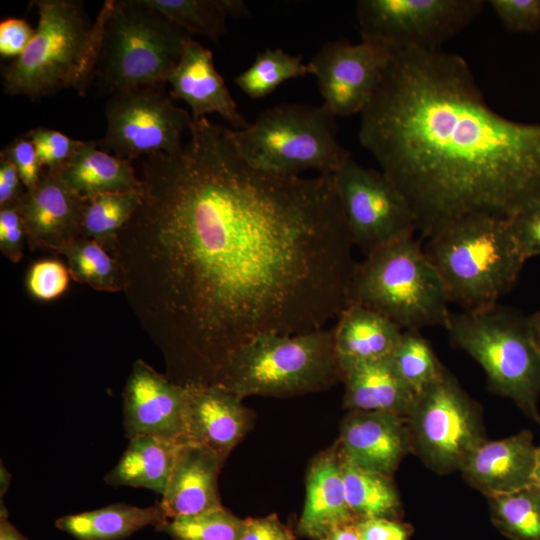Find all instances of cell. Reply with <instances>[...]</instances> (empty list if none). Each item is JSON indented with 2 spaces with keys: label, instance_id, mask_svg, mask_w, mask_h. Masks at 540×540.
Wrapping results in <instances>:
<instances>
[{
  "label": "cell",
  "instance_id": "cell-40",
  "mask_svg": "<svg viewBox=\"0 0 540 540\" xmlns=\"http://www.w3.org/2000/svg\"><path fill=\"white\" fill-rule=\"evenodd\" d=\"M27 235L18 206L0 209V251L11 262L18 263L23 257Z\"/></svg>",
  "mask_w": 540,
  "mask_h": 540
},
{
  "label": "cell",
  "instance_id": "cell-35",
  "mask_svg": "<svg viewBox=\"0 0 540 540\" xmlns=\"http://www.w3.org/2000/svg\"><path fill=\"white\" fill-rule=\"evenodd\" d=\"M244 519L222 507L167 519L159 529L174 540H240Z\"/></svg>",
  "mask_w": 540,
  "mask_h": 540
},
{
  "label": "cell",
  "instance_id": "cell-9",
  "mask_svg": "<svg viewBox=\"0 0 540 540\" xmlns=\"http://www.w3.org/2000/svg\"><path fill=\"white\" fill-rule=\"evenodd\" d=\"M231 134L249 163L279 174L313 169L335 175L351 157L337 140L336 116L323 105H277L246 128L231 129Z\"/></svg>",
  "mask_w": 540,
  "mask_h": 540
},
{
  "label": "cell",
  "instance_id": "cell-47",
  "mask_svg": "<svg viewBox=\"0 0 540 540\" xmlns=\"http://www.w3.org/2000/svg\"><path fill=\"white\" fill-rule=\"evenodd\" d=\"M327 540H362V539L356 528V523H351V524L343 525L336 528L330 534Z\"/></svg>",
  "mask_w": 540,
  "mask_h": 540
},
{
  "label": "cell",
  "instance_id": "cell-44",
  "mask_svg": "<svg viewBox=\"0 0 540 540\" xmlns=\"http://www.w3.org/2000/svg\"><path fill=\"white\" fill-rule=\"evenodd\" d=\"M240 540H296L294 534L280 522L277 515L244 519Z\"/></svg>",
  "mask_w": 540,
  "mask_h": 540
},
{
  "label": "cell",
  "instance_id": "cell-43",
  "mask_svg": "<svg viewBox=\"0 0 540 540\" xmlns=\"http://www.w3.org/2000/svg\"><path fill=\"white\" fill-rule=\"evenodd\" d=\"M362 540H410L412 527L391 518H370L356 522Z\"/></svg>",
  "mask_w": 540,
  "mask_h": 540
},
{
  "label": "cell",
  "instance_id": "cell-20",
  "mask_svg": "<svg viewBox=\"0 0 540 540\" xmlns=\"http://www.w3.org/2000/svg\"><path fill=\"white\" fill-rule=\"evenodd\" d=\"M226 460L208 447L190 441L178 444L159 505L167 519L222 507L218 475Z\"/></svg>",
  "mask_w": 540,
  "mask_h": 540
},
{
  "label": "cell",
  "instance_id": "cell-5",
  "mask_svg": "<svg viewBox=\"0 0 540 540\" xmlns=\"http://www.w3.org/2000/svg\"><path fill=\"white\" fill-rule=\"evenodd\" d=\"M332 329L283 335L263 334L238 348L215 382L242 399L291 397L342 382Z\"/></svg>",
  "mask_w": 540,
  "mask_h": 540
},
{
  "label": "cell",
  "instance_id": "cell-38",
  "mask_svg": "<svg viewBox=\"0 0 540 540\" xmlns=\"http://www.w3.org/2000/svg\"><path fill=\"white\" fill-rule=\"evenodd\" d=\"M504 27L516 33H533L540 29V0H489Z\"/></svg>",
  "mask_w": 540,
  "mask_h": 540
},
{
  "label": "cell",
  "instance_id": "cell-50",
  "mask_svg": "<svg viewBox=\"0 0 540 540\" xmlns=\"http://www.w3.org/2000/svg\"><path fill=\"white\" fill-rule=\"evenodd\" d=\"M534 480L540 485V445L536 448Z\"/></svg>",
  "mask_w": 540,
  "mask_h": 540
},
{
  "label": "cell",
  "instance_id": "cell-12",
  "mask_svg": "<svg viewBox=\"0 0 540 540\" xmlns=\"http://www.w3.org/2000/svg\"><path fill=\"white\" fill-rule=\"evenodd\" d=\"M107 129L99 147L132 160L156 153H175L193 118L157 87L117 92L106 103Z\"/></svg>",
  "mask_w": 540,
  "mask_h": 540
},
{
  "label": "cell",
  "instance_id": "cell-37",
  "mask_svg": "<svg viewBox=\"0 0 540 540\" xmlns=\"http://www.w3.org/2000/svg\"><path fill=\"white\" fill-rule=\"evenodd\" d=\"M70 278V272L62 262L55 259L40 260L30 267L26 287L35 299L51 301L68 289Z\"/></svg>",
  "mask_w": 540,
  "mask_h": 540
},
{
  "label": "cell",
  "instance_id": "cell-25",
  "mask_svg": "<svg viewBox=\"0 0 540 540\" xmlns=\"http://www.w3.org/2000/svg\"><path fill=\"white\" fill-rule=\"evenodd\" d=\"M64 184L77 196L123 192L142 186L131 161L110 155L98 141H84L74 156L58 171Z\"/></svg>",
  "mask_w": 540,
  "mask_h": 540
},
{
  "label": "cell",
  "instance_id": "cell-2",
  "mask_svg": "<svg viewBox=\"0 0 540 540\" xmlns=\"http://www.w3.org/2000/svg\"><path fill=\"white\" fill-rule=\"evenodd\" d=\"M360 116L361 145L426 240L469 217L540 204V123L495 112L459 55L397 51Z\"/></svg>",
  "mask_w": 540,
  "mask_h": 540
},
{
  "label": "cell",
  "instance_id": "cell-17",
  "mask_svg": "<svg viewBox=\"0 0 540 540\" xmlns=\"http://www.w3.org/2000/svg\"><path fill=\"white\" fill-rule=\"evenodd\" d=\"M337 441L349 461L389 477L413 454L407 419L394 413L350 410L341 421Z\"/></svg>",
  "mask_w": 540,
  "mask_h": 540
},
{
  "label": "cell",
  "instance_id": "cell-41",
  "mask_svg": "<svg viewBox=\"0 0 540 540\" xmlns=\"http://www.w3.org/2000/svg\"><path fill=\"white\" fill-rule=\"evenodd\" d=\"M509 222L524 259L540 255V204L509 218Z\"/></svg>",
  "mask_w": 540,
  "mask_h": 540
},
{
  "label": "cell",
  "instance_id": "cell-3",
  "mask_svg": "<svg viewBox=\"0 0 540 540\" xmlns=\"http://www.w3.org/2000/svg\"><path fill=\"white\" fill-rule=\"evenodd\" d=\"M113 1H105L93 21L82 1H32L38 25L24 53L2 72L5 93L39 99L71 88L85 95L95 77Z\"/></svg>",
  "mask_w": 540,
  "mask_h": 540
},
{
  "label": "cell",
  "instance_id": "cell-15",
  "mask_svg": "<svg viewBox=\"0 0 540 540\" xmlns=\"http://www.w3.org/2000/svg\"><path fill=\"white\" fill-rule=\"evenodd\" d=\"M122 398L123 426L128 439L146 435L173 443L186 440L185 386L138 359L132 365Z\"/></svg>",
  "mask_w": 540,
  "mask_h": 540
},
{
  "label": "cell",
  "instance_id": "cell-31",
  "mask_svg": "<svg viewBox=\"0 0 540 540\" xmlns=\"http://www.w3.org/2000/svg\"><path fill=\"white\" fill-rule=\"evenodd\" d=\"M68 263L71 278L104 292H124L125 272L118 259L97 241L79 237L60 253Z\"/></svg>",
  "mask_w": 540,
  "mask_h": 540
},
{
  "label": "cell",
  "instance_id": "cell-34",
  "mask_svg": "<svg viewBox=\"0 0 540 540\" xmlns=\"http://www.w3.org/2000/svg\"><path fill=\"white\" fill-rule=\"evenodd\" d=\"M389 357L399 376L416 395L438 380L446 370L419 330H403Z\"/></svg>",
  "mask_w": 540,
  "mask_h": 540
},
{
  "label": "cell",
  "instance_id": "cell-7",
  "mask_svg": "<svg viewBox=\"0 0 540 540\" xmlns=\"http://www.w3.org/2000/svg\"><path fill=\"white\" fill-rule=\"evenodd\" d=\"M445 329L451 342L482 367L493 392L540 426V350L528 316L496 304L451 312Z\"/></svg>",
  "mask_w": 540,
  "mask_h": 540
},
{
  "label": "cell",
  "instance_id": "cell-22",
  "mask_svg": "<svg viewBox=\"0 0 540 540\" xmlns=\"http://www.w3.org/2000/svg\"><path fill=\"white\" fill-rule=\"evenodd\" d=\"M356 522L347 503L341 451L336 441L310 462L306 499L297 532L311 540H327L336 528Z\"/></svg>",
  "mask_w": 540,
  "mask_h": 540
},
{
  "label": "cell",
  "instance_id": "cell-48",
  "mask_svg": "<svg viewBox=\"0 0 540 540\" xmlns=\"http://www.w3.org/2000/svg\"><path fill=\"white\" fill-rule=\"evenodd\" d=\"M531 330L536 341V344L540 350V311L528 316Z\"/></svg>",
  "mask_w": 540,
  "mask_h": 540
},
{
  "label": "cell",
  "instance_id": "cell-24",
  "mask_svg": "<svg viewBox=\"0 0 540 540\" xmlns=\"http://www.w3.org/2000/svg\"><path fill=\"white\" fill-rule=\"evenodd\" d=\"M343 406L407 417L417 395L395 370L390 357L357 364L343 372Z\"/></svg>",
  "mask_w": 540,
  "mask_h": 540
},
{
  "label": "cell",
  "instance_id": "cell-18",
  "mask_svg": "<svg viewBox=\"0 0 540 540\" xmlns=\"http://www.w3.org/2000/svg\"><path fill=\"white\" fill-rule=\"evenodd\" d=\"M185 388V439L226 460L252 428L254 413L241 397L218 384Z\"/></svg>",
  "mask_w": 540,
  "mask_h": 540
},
{
  "label": "cell",
  "instance_id": "cell-8",
  "mask_svg": "<svg viewBox=\"0 0 540 540\" xmlns=\"http://www.w3.org/2000/svg\"><path fill=\"white\" fill-rule=\"evenodd\" d=\"M191 35L143 0H114L95 77L111 94L167 82Z\"/></svg>",
  "mask_w": 540,
  "mask_h": 540
},
{
  "label": "cell",
  "instance_id": "cell-13",
  "mask_svg": "<svg viewBox=\"0 0 540 540\" xmlns=\"http://www.w3.org/2000/svg\"><path fill=\"white\" fill-rule=\"evenodd\" d=\"M334 177L354 246L364 256L414 236L411 207L381 170L363 167L350 157Z\"/></svg>",
  "mask_w": 540,
  "mask_h": 540
},
{
  "label": "cell",
  "instance_id": "cell-6",
  "mask_svg": "<svg viewBox=\"0 0 540 540\" xmlns=\"http://www.w3.org/2000/svg\"><path fill=\"white\" fill-rule=\"evenodd\" d=\"M449 303L438 272L414 236L391 242L355 264L348 305L371 309L402 330L445 328Z\"/></svg>",
  "mask_w": 540,
  "mask_h": 540
},
{
  "label": "cell",
  "instance_id": "cell-10",
  "mask_svg": "<svg viewBox=\"0 0 540 540\" xmlns=\"http://www.w3.org/2000/svg\"><path fill=\"white\" fill-rule=\"evenodd\" d=\"M406 419L413 454L438 474L460 471L486 440L479 404L447 369L417 395Z\"/></svg>",
  "mask_w": 540,
  "mask_h": 540
},
{
  "label": "cell",
  "instance_id": "cell-4",
  "mask_svg": "<svg viewBox=\"0 0 540 540\" xmlns=\"http://www.w3.org/2000/svg\"><path fill=\"white\" fill-rule=\"evenodd\" d=\"M424 252L438 272L450 303L463 311L494 306L517 281L526 260L509 218L474 216L426 240Z\"/></svg>",
  "mask_w": 540,
  "mask_h": 540
},
{
  "label": "cell",
  "instance_id": "cell-32",
  "mask_svg": "<svg viewBox=\"0 0 540 540\" xmlns=\"http://www.w3.org/2000/svg\"><path fill=\"white\" fill-rule=\"evenodd\" d=\"M491 521L511 540H540V485L486 497Z\"/></svg>",
  "mask_w": 540,
  "mask_h": 540
},
{
  "label": "cell",
  "instance_id": "cell-45",
  "mask_svg": "<svg viewBox=\"0 0 540 540\" xmlns=\"http://www.w3.org/2000/svg\"><path fill=\"white\" fill-rule=\"evenodd\" d=\"M25 192L16 167L0 154V209L17 206Z\"/></svg>",
  "mask_w": 540,
  "mask_h": 540
},
{
  "label": "cell",
  "instance_id": "cell-42",
  "mask_svg": "<svg viewBox=\"0 0 540 540\" xmlns=\"http://www.w3.org/2000/svg\"><path fill=\"white\" fill-rule=\"evenodd\" d=\"M35 30L27 21L20 18H8L0 23V55L4 58L19 57L24 53Z\"/></svg>",
  "mask_w": 540,
  "mask_h": 540
},
{
  "label": "cell",
  "instance_id": "cell-49",
  "mask_svg": "<svg viewBox=\"0 0 540 540\" xmlns=\"http://www.w3.org/2000/svg\"><path fill=\"white\" fill-rule=\"evenodd\" d=\"M1 469V480H0V495L1 498L5 494L6 490L9 487L10 481H11V474L7 471V469L4 467L3 463L1 462L0 465Z\"/></svg>",
  "mask_w": 540,
  "mask_h": 540
},
{
  "label": "cell",
  "instance_id": "cell-19",
  "mask_svg": "<svg viewBox=\"0 0 540 540\" xmlns=\"http://www.w3.org/2000/svg\"><path fill=\"white\" fill-rule=\"evenodd\" d=\"M536 448L529 430L486 439L467 457L460 472L485 497L516 491L535 482Z\"/></svg>",
  "mask_w": 540,
  "mask_h": 540
},
{
  "label": "cell",
  "instance_id": "cell-29",
  "mask_svg": "<svg viewBox=\"0 0 540 540\" xmlns=\"http://www.w3.org/2000/svg\"><path fill=\"white\" fill-rule=\"evenodd\" d=\"M190 35L218 41L227 30L228 17L250 14L241 0H143Z\"/></svg>",
  "mask_w": 540,
  "mask_h": 540
},
{
  "label": "cell",
  "instance_id": "cell-46",
  "mask_svg": "<svg viewBox=\"0 0 540 540\" xmlns=\"http://www.w3.org/2000/svg\"><path fill=\"white\" fill-rule=\"evenodd\" d=\"M0 505V540H29L8 521V512L2 499Z\"/></svg>",
  "mask_w": 540,
  "mask_h": 540
},
{
  "label": "cell",
  "instance_id": "cell-16",
  "mask_svg": "<svg viewBox=\"0 0 540 540\" xmlns=\"http://www.w3.org/2000/svg\"><path fill=\"white\" fill-rule=\"evenodd\" d=\"M83 198L73 193L58 172L43 171L39 183L26 190L18 206L27 244L32 251H60L82 237Z\"/></svg>",
  "mask_w": 540,
  "mask_h": 540
},
{
  "label": "cell",
  "instance_id": "cell-23",
  "mask_svg": "<svg viewBox=\"0 0 540 540\" xmlns=\"http://www.w3.org/2000/svg\"><path fill=\"white\" fill-rule=\"evenodd\" d=\"M336 354L343 372L357 364L389 357L403 330L383 315L348 305L332 329Z\"/></svg>",
  "mask_w": 540,
  "mask_h": 540
},
{
  "label": "cell",
  "instance_id": "cell-28",
  "mask_svg": "<svg viewBox=\"0 0 540 540\" xmlns=\"http://www.w3.org/2000/svg\"><path fill=\"white\" fill-rule=\"evenodd\" d=\"M341 467L347 503L357 521L401 517V499L392 477L363 469L342 452Z\"/></svg>",
  "mask_w": 540,
  "mask_h": 540
},
{
  "label": "cell",
  "instance_id": "cell-1",
  "mask_svg": "<svg viewBox=\"0 0 540 540\" xmlns=\"http://www.w3.org/2000/svg\"><path fill=\"white\" fill-rule=\"evenodd\" d=\"M146 156L121 229L124 295L175 383L213 384L263 334L323 329L348 306L357 261L334 175L259 169L206 117Z\"/></svg>",
  "mask_w": 540,
  "mask_h": 540
},
{
  "label": "cell",
  "instance_id": "cell-26",
  "mask_svg": "<svg viewBox=\"0 0 540 540\" xmlns=\"http://www.w3.org/2000/svg\"><path fill=\"white\" fill-rule=\"evenodd\" d=\"M166 520L159 503L149 507L115 503L60 517L55 526L76 540H122L147 526L159 530Z\"/></svg>",
  "mask_w": 540,
  "mask_h": 540
},
{
  "label": "cell",
  "instance_id": "cell-36",
  "mask_svg": "<svg viewBox=\"0 0 540 540\" xmlns=\"http://www.w3.org/2000/svg\"><path fill=\"white\" fill-rule=\"evenodd\" d=\"M25 135L34 145L41 166L52 172H58L84 142L44 127L31 129Z\"/></svg>",
  "mask_w": 540,
  "mask_h": 540
},
{
  "label": "cell",
  "instance_id": "cell-30",
  "mask_svg": "<svg viewBox=\"0 0 540 540\" xmlns=\"http://www.w3.org/2000/svg\"><path fill=\"white\" fill-rule=\"evenodd\" d=\"M141 199L142 186L139 189L84 198L82 236L97 241L116 257L119 232L131 219Z\"/></svg>",
  "mask_w": 540,
  "mask_h": 540
},
{
  "label": "cell",
  "instance_id": "cell-39",
  "mask_svg": "<svg viewBox=\"0 0 540 540\" xmlns=\"http://www.w3.org/2000/svg\"><path fill=\"white\" fill-rule=\"evenodd\" d=\"M16 167L25 189L32 190L40 181L44 168L41 166L36 150L26 135L15 138L1 150Z\"/></svg>",
  "mask_w": 540,
  "mask_h": 540
},
{
  "label": "cell",
  "instance_id": "cell-21",
  "mask_svg": "<svg viewBox=\"0 0 540 540\" xmlns=\"http://www.w3.org/2000/svg\"><path fill=\"white\" fill-rule=\"evenodd\" d=\"M167 82L172 86V95L188 104L194 121L217 113L232 129L241 130L249 125L217 72L212 52L199 42H187Z\"/></svg>",
  "mask_w": 540,
  "mask_h": 540
},
{
  "label": "cell",
  "instance_id": "cell-14",
  "mask_svg": "<svg viewBox=\"0 0 540 540\" xmlns=\"http://www.w3.org/2000/svg\"><path fill=\"white\" fill-rule=\"evenodd\" d=\"M396 52L362 39L359 43H324L308 63L323 97L322 105L336 117L361 114Z\"/></svg>",
  "mask_w": 540,
  "mask_h": 540
},
{
  "label": "cell",
  "instance_id": "cell-27",
  "mask_svg": "<svg viewBox=\"0 0 540 540\" xmlns=\"http://www.w3.org/2000/svg\"><path fill=\"white\" fill-rule=\"evenodd\" d=\"M178 444L146 435L130 438L117 464L105 475V483L145 488L162 496Z\"/></svg>",
  "mask_w": 540,
  "mask_h": 540
},
{
  "label": "cell",
  "instance_id": "cell-33",
  "mask_svg": "<svg viewBox=\"0 0 540 540\" xmlns=\"http://www.w3.org/2000/svg\"><path fill=\"white\" fill-rule=\"evenodd\" d=\"M310 74L302 56L290 55L282 49H265L253 63L235 77L236 85L253 99L271 94L283 82Z\"/></svg>",
  "mask_w": 540,
  "mask_h": 540
},
{
  "label": "cell",
  "instance_id": "cell-11",
  "mask_svg": "<svg viewBox=\"0 0 540 540\" xmlns=\"http://www.w3.org/2000/svg\"><path fill=\"white\" fill-rule=\"evenodd\" d=\"M483 0H359L356 18L362 40L396 51L439 50L481 13Z\"/></svg>",
  "mask_w": 540,
  "mask_h": 540
}]
</instances>
